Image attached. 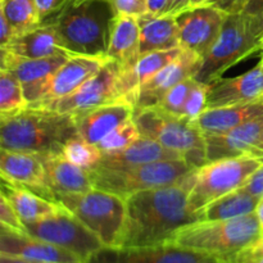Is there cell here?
Instances as JSON below:
<instances>
[{"label":"cell","mask_w":263,"mask_h":263,"mask_svg":"<svg viewBox=\"0 0 263 263\" xmlns=\"http://www.w3.org/2000/svg\"><path fill=\"white\" fill-rule=\"evenodd\" d=\"M108 59H109L108 57L71 55L53 74L40 100L36 104L28 105V107H45L54 100L72 94L90 77L99 72V69L107 63Z\"/></svg>","instance_id":"2e32d148"},{"label":"cell","mask_w":263,"mask_h":263,"mask_svg":"<svg viewBox=\"0 0 263 263\" xmlns=\"http://www.w3.org/2000/svg\"><path fill=\"white\" fill-rule=\"evenodd\" d=\"M261 51H262V57H261V63L263 64V39H262V46H261Z\"/></svg>","instance_id":"f5cc1de1"},{"label":"cell","mask_w":263,"mask_h":263,"mask_svg":"<svg viewBox=\"0 0 263 263\" xmlns=\"http://www.w3.org/2000/svg\"><path fill=\"white\" fill-rule=\"evenodd\" d=\"M190 8V0H170V5L167 8V15H177L184 10Z\"/></svg>","instance_id":"f6af8a7d"},{"label":"cell","mask_w":263,"mask_h":263,"mask_svg":"<svg viewBox=\"0 0 263 263\" xmlns=\"http://www.w3.org/2000/svg\"><path fill=\"white\" fill-rule=\"evenodd\" d=\"M221 263H228V262H225V261H222V262H221Z\"/></svg>","instance_id":"db71d44e"},{"label":"cell","mask_w":263,"mask_h":263,"mask_svg":"<svg viewBox=\"0 0 263 263\" xmlns=\"http://www.w3.org/2000/svg\"><path fill=\"white\" fill-rule=\"evenodd\" d=\"M0 222H2V228L18 231V233H26L25 223L4 197L0 198Z\"/></svg>","instance_id":"8d00e7d4"},{"label":"cell","mask_w":263,"mask_h":263,"mask_svg":"<svg viewBox=\"0 0 263 263\" xmlns=\"http://www.w3.org/2000/svg\"><path fill=\"white\" fill-rule=\"evenodd\" d=\"M0 49L8 50L18 57L32 59L51 58V57L69 54L62 46L53 22L46 23V25L43 23V26L39 28L15 36L4 48Z\"/></svg>","instance_id":"d4e9b609"},{"label":"cell","mask_w":263,"mask_h":263,"mask_svg":"<svg viewBox=\"0 0 263 263\" xmlns=\"http://www.w3.org/2000/svg\"><path fill=\"white\" fill-rule=\"evenodd\" d=\"M139 136H140V131H139L138 126L133 118V120L118 126L112 133L108 134L98 144V146L103 152V154L116 153V152H121L127 148L128 145H131Z\"/></svg>","instance_id":"836d02e7"},{"label":"cell","mask_w":263,"mask_h":263,"mask_svg":"<svg viewBox=\"0 0 263 263\" xmlns=\"http://www.w3.org/2000/svg\"><path fill=\"white\" fill-rule=\"evenodd\" d=\"M0 148L48 156L62 153L77 134L73 115L48 108L27 107L12 116H0Z\"/></svg>","instance_id":"7a4b0ae2"},{"label":"cell","mask_w":263,"mask_h":263,"mask_svg":"<svg viewBox=\"0 0 263 263\" xmlns=\"http://www.w3.org/2000/svg\"><path fill=\"white\" fill-rule=\"evenodd\" d=\"M252 157H256V158H259L261 161H263V134H262V138L259 140L258 145L254 148L253 153H252Z\"/></svg>","instance_id":"c3c4849f"},{"label":"cell","mask_w":263,"mask_h":263,"mask_svg":"<svg viewBox=\"0 0 263 263\" xmlns=\"http://www.w3.org/2000/svg\"><path fill=\"white\" fill-rule=\"evenodd\" d=\"M195 170L184 159H171L125 167H105L99 164L90 170L89 175L95 189L104 190L126 199L144 190L177 184Z\"/></svg>","instance_id":"8992f818"},{"label":"cell","mask_w":263,"mask_h":263,"mask_svg":"<svg viewBox=\"0 0 263 263\" xmlns=\"http://www.w3.org/2000/svg\"><path fill=\"white\" fill-rule=\"evenodd\" d=\"M116 12L108 0L66 4L53 21L62 46L73 55L107 57Z\"/></svg>","instance_id":"3957f363"},{"label":"cell","mask_w":263,"mask_h":263,"mask_svg":"<svg viewBox=\"0 0 263 263\" xmlns=\"http://www.w3.org/2000/svg\"><path fill=\"white\" fill-rule=\"evenodd\" d=\"M263 99V64L261 61L249 71L215 80L207 85V108L223 107Z\"/></svg>","instance_id":"e0dca14e"},{"label":"cell","mask_w":263,"mask_h":263,"mask_svg":"<svg viewBox=\"0 0 263 263\" xmlns=\"http://www.w3.org/2000/svg\"><path fill=\"white\" fill-rule=\"evenodd\" d=\"M25 228L28 235L72 252L85 263L104 247L90 229L64 207L48 217L26 222Z\"/></svg>","instance_id":"30bf717a"},{"label":"cell","mask_w":263,"mask_h":263,"mask_svg":"<svg viewBox=\"0 0 263 263\" xmlns=\"http://www.w3.org/2000/svg\"><path fill=\"white\" fill-rule=\"evenodd\" d=\"M63 156L76 166L90 171L100 164L103 158V152L97 144L85 140L82 136L76 134L72 136L62 151Z\"/></svg>","instance_id":"d6a6232c"},{"label":"cell","mask_w":263,"mask_h":263,"mask_svg":"<svg viewBox=\"0 0 263 263\" xmlns=\"http://www.w3.org/2000/svg\"><path fill=\"white\" fill-rule=\"evenodd\" d=\"M82 2H85V0H69L67 4H80V3H82Z\"/></svg>","instance_id":"816d5d0a"},{"label":"cell","mask_w":263,"mask_h":263,"mask_svg":"<svg viewBox=\"0 0 263 263\" xmlns=\"http://www.w3.org/2000/svg\"><path fill=\"white\" fill-rule=\"evenodd\" d=\"M37 2L39 10H40L41 18L50 15L57 10H62V8L69 2V0H36Z\"/></svg>","instance_id":"b9f144b4"},{"label":"cell","mask_w":263,"mask_h":263,"mask_svg":"<svg viewBox=\"0 0 263 263\" xmlns=\"http://www.w3.org/2000/svg\"><path fill=\"white\" fill-rule=\"evenodd\" d=\"M211 0H190V8L202 7V5H208Z\"/></svg>","instance_id":"f907efd6"},{"label":"cell","mask_w":263,"mask_h":263,"mask_svg":"<svg viewBox=\"0 0 263 263\" xmlns=\"http://www.w3.org/2000/svg\"><path fill=\"white\" fill-rule=\"evenodd\" d=\"M122 73V67L117 62L108 59L99 72L90 77L72 94L54 100L41 108H48L59 113L74 115L109 103L128 102L123 87Z\"/></svg>","instance_id":"8fae6325"},{"label":"cell","mask_w":263,"mask_h":263,"mask_svg":"<svg viewBox=\"0 0 263 263\" xmlns=\"http://www.w3.org/2000/svg\"><path fill=\"white\" fill-rule=\"evenodd\" d=\"M55 198L102 240L103 246H120L126 222V199L95 187L86 193L57 194Z\"/></svg>","instance_id":"ba28073f"},{"label":"cell","mask_w":263,"mask_h":263,"mask_svg":"<svg viewBox=\"0 0 263 263\" xmlns=\"http://www.w3.org/2000/svg\"><path fill=\"white\" fill-rule=\"evenodd\" d=\"M259 200V198L240 187L218 198L203 208L200 211V221L231 220L251 215L256 212Z\"/></svg>","instance_id":"f1b7e54d"},{"label":"cell","mask_w":263,"mask_h":263,"mask_svg":"<svg viewBox=\"0 0 263 263\" xmlns=\"http://www.w3.org/2000/svg\"><path fill=\"white\" fill-rule=\"evenodd\" d=\"M256 213H257V216H258L259 222H261V226L263 229V198L261 200H259L258 207H257V210H256Z\"/></svg>","instance_id":"681fc988"},{"label":"cell","mask_w":263,"mask_h":263,"mask_svg":"<svg viewBox=\"0 0 263 263\" xmlns=\"http://www.w3.org/2000/svg\"><path fill=\"white\" fill-rule=\"evenodd\" d=\"M195 84H197L195 77H190V79L184 80V81L177 84L175 87H172V89L164 95V98L161 100V103H159L157 107L162 108V109L171 113V115L181 117L185 103H186L187 98H189L190 92H192Z\"/></svg>","instance_id":"e575fe53"},{"label":"cell","mask_w":263,"mask_h":263,"mask_svg":"<svg viewBox=\"0 0 263 263\" xmlns=\"http://www.w3.org/2000/svg\"><path fill=\"white\" fill-rule=\"evenodd\" d=\"M0 263H40V262L28 261V259L18 258V257H10V256H4V254H0Z\"/></svg>","instance_id":"7dc6e473"},{"label":"cell","mask_w":263,"mask_h":263,"mask_svg":"<svg viewBox=\"0 0 263 263\" xmlns=\"http://www.w3.org/2000/svg\"><path fill=\"white\" fill-rule=\"evenodd\" d=\"M263 236L257 213L231 220L197 221L180 229L170 243L228 261Z\"/></svg>","instance_id":"277c9868"},{"label":"cell","mask_w":263,"mask_h":263,"mask_svg":"<svg viewBox=\"0 0 263 263\" xmlns=\"http://www.w3.org/2000/svg\"><path fill=\"white\" fill-rule=\"evenodd\" d=\"M263 161L252 156L217 159L195 170L194 184L189 194V210L200 216V211L218 198L246 185Z\"/></svg>","instance_id":"9c48e42d"},{"label":"cell","mask_w":263,"mask_h":263,"mask_svg":"<svg viewBox=\"0 0 263 263\" xmlns=\"http://www.w3.org/2000/svg\"><path fill=\"white\" fill-rule=\"evenodd\" d=\"M262 39L263 15L229 13L220 35L203 57L202 67L195 80L208 85L220 79L231 66L261 50Z\"/></svg>","instance_id":"5b68a950"},{"label":"cell","mask_w":263,"mask_h":263,"mask_svg":"<svg viewBox=\"0 0 263 263\" xmlns=\"http://www.w3.org/2000/svg\"><path fill=\"white\" fill-rule=\"evenodd\" d=\"M263 134V115L223 134L204 135L207 162L252 156Z\"/></svg>","instance_id":"d6986e66"},{"label":"cell","mask_w":263,"mask_h":263,"mask_svg":"<svg viewBox=\"0 0 263 263\" xmlns=\"http://www.w3.org/2000/svg\"><path fill=\"white\" fill-rule=\"evenodd\" d=\"M2 51V68L14 74L22 84L28 105H33L40 100L46 85L53 74L61 68L62 64L71 54L51 57V58H23L8 50Z\"/></svg>","instance_id":"9a60e30c"},{"label":"cell","mask_w":263,"mask_h":263,"mask_svg":"<svg viewBox=\"0 0 263 263\" xmlns=\"http://www.w3.org/2000/svg\"><path fill=\"white\" fill-rule=\"evenodd\" d=\"M259 115H263V99L207 108L194 122L204 135H216L228 133Z\"/></svg>","instance_id":"cb8c5ba5"},{"label":"cell","mask_w":263,"mask_h":263,"mask_svg":"<svg viewBox=\"0 0 263 263\" xmlns=\"http://www.w3.org/2000/svg\"><path fill=\"white\" fill-rule=\"evenodd\" d=\"M248 0H211L210 4L212 7L218 8L229 14V13H239L243 12Z\"/></svg>","instance_id":"60d3db41"},{"label":"cell","mask_w":263,"mask_h":263,"mask_svg":"<svg viewBox=\"0 0 263 263\" xmlns=\"http://www.w3.org/2000/svg\"><path fill=\"white\" fill-rule=\"evenodd\" d=\"M134 121L140 135L158 141L194 168L207 163L204 134L194 121L174 116L159 107L136 110Z\"/></svg>","instance_id":"52a82bcc"},{"label":"cell","mask_w":263,"mask_h":263,"mask_svg":"<svg viewBox=\"0 0 263 263\" xmlns=\"http://www.w3.org/2000/svg\"><path fill=\"white\" fill-rule=\"evenodd\" d=\"M205 109H207V85L197 81L185 103L181 117L189 121H195Z\"/></svg>","instance_id":"d590c367"},{"label":"cell","mask_w":263,"mask_h":263,"mask_svg":"<svg viewBox=\"0 0 263 263\" xmlns=\"http://www.w3.org/2000/svg\"><path fill=\"white\" fill-rule=\"evenodd\" d=\"M0 175L3 180L22 185L48 199L57 202V198L46 186L45 170L37 154L2 149Z\"/></svg>","instance_id":"ffe728a7"},{"label":"cell","mask_w":263,"mask_h":263,"mask_svg":"<svg viewBox=\"0 0 263 263\" xmlns=\"http://www.w3.org/2000/svg\"><path fill=\"white\" fill-rule=\"evenodd\" d=\"M171 159H182L175 152L170 151L158 141L140 135L131 145L121 152L110 154H103L100 166L105 167H125L136 166V164L153 163L159 161H171Z\"/></svg>","instance_id":"484cf974"},{"label":"cell","mask_w":263,"mask_h":263,"mask_svg":"<svg viewBox=\"0 0 263 263\" xmlns=\"http://www.w3.org/2000/svg\"><path fill=\"white\" fill-rule=\"evenodd\" d=\"M228 263H263V236L225 261Z\"/></svg>","instance_id":"f35d334b"},{"label":"cell","mask_w":263,"mask_h":263,"mask_svg":"<svg viewBox=\"0 0 263 263\" xmlns=\"http://www.w3.org/2000/svg\"><path fill=\"white\" fill-rule=\"evenodd\" d=\"M0 254L40 263H85L79 256L61 247L5 228H2L0 233Z\"/></svg>","instance_id":"ac0fdd59"},{"label":"cell","mask_w":263,"mask_h":263,"mask_svg":"<svg viewBox=\"0 0 263 263\" xmlns=\"http://www.w3.org/2000/svg\"><path fill=\"white\" fill-rule=\"evenodd\" d=\"M116 14L141 17L148 12V0H108Z\"/></svg>","instance_id":"74e56055"},{"label":"cell","mask_w":263,"mask_h":263,"mask_svg":"<svg viewBox=\"0 0 263 263\" xmlns=\"http://www.w3.org/2000/svg\"><path fill=\"white\" fill-rule=\"evenodd\" d=\"M2 197L10 203L23 223L48 217L63 207L59 202H53L22 185L13 184L7 180L2 182Z\"/></svg>","instance_id":"4316f807"},{"label":"cell","mask_w":263,"mask_h":263,"mask_svg":"<svg viewBox=\"0 0 263 263\" xmlns=\"http://www.w3.org/2000/svg\"><path fill=\"white\" fill-rule=\"evenodd\" d=\"M194 174L170 186L144 190L126 198V222L118 247L170 243L175 234L200 216L189 210Z\"/></svg>","instance_id":"6da1fadb"},{"label":"cell","mask_w":263,"mask_h":263,"mask_svg":"<svg viewBox=\"0 0 263 263\" xmlns=\"http://www.w3.org/2000/svg\"><path fill=\"white\" fill-rule=\"evenodd\" d=\"M46 186L54 195L86 193L94 189L89 171L69 162L63 153L40 156Z\"/></svg>","instance_id":"7402d4cb"},{"label":"cell","mask_w":263,"mask_h":263,"mask_svg":"<svg viewBox=\"0 0 263 263\" xmlns=\"http://www.w3.org/2000/svg\"><path fill=\"white\" fill-rule=\"evenodd\" d=\"M170 0H148V12L146 14L151 17H161L167 12Z\"/></svg>","instance_id":"ee69618b"},{"label":"cell","mask_w":263,"mask_h":263,"mask_svg":"<svg viewBox=\"0 0 263 263\" xmlns=\"http://www.w3.org/2000/svg\"><path fill=\"white\" fill-rule=\"evenodd\" d=\"M133 104L128 102H115L91 109L74 113L77 134L92 144H99L115 128L133 120Z\"/></svg>","instance_id":"44dd1931"},{"label":"cell","mask_w":263,"mask_h":263,"mask_svg":"<svg viewBox=\"0 0 263 263\" xmlns=\"http://www.w3.org/2000/svg\"><path fill=\"white\" fill-rule=\"evenodd\" d=\"M28 107L20 80L7 69L0 68V116H12Z\"/></svg>","instance_id":"1f68e13d"},{"label":"cell","mask_w":263,"mask_h":263,"mask_svg":"<svg viewBox=\"0 0 263 263\" xmlns=\"http://www.w3.org/2000/svg\"><path fill=\"white\" fill-rule=\"evenodd\" d=\"M244 190H247L248 193H251L254 197L262 199L263 198V163L262 166L252 175L248 179V181L246 182V185L243 186Z\"/></svg>","instance_id":"ab89813d"},{"label":"cell","mask_w":263,"mask_h":263,"mask_svg":"<svg viewBox=\"0 0 263 263\" xmlns=\"http://www.w3.org/2000/svg\"><path fill=\"white\" fill-rule=\"evenodd\" d=\"M17 36L15 31L13 30L12 26L8 23L5 17L0 14V48H4L12 39Z\"/></svg>","instance_id":"7bdbcfd3"},{"label":"cell","mask_w":263,"mask_h":263,"mask_svg":"<svg viewBox=\"0 0 263 263\" xmlns=\"http://www.w3.org/2000/svg\"><path fill=\"white\" fill-rule=\"evenodd\" d=\"M228 13L212 5L189 8L175 15L180 46L204 57L220 35Z\"/></svg>","instance_id":"5bb4252c"},{"label":"cell","mask_w":263,"mask_h":263,"mask_svg":"<svg viewBox=\"0 0 263 263\" xmlns=\"http://www.w3.org/2000/svg\"><path fill=\"white\" fill-rule=\"evenodd\" d=\"M222 259L175 243L146 247H103L86 263H221Z\"/></svg>","instance_id":"7c38bea8"},{"label":"cell","mask_w":263,"mask_h":263,"mask_svg":"<svg viewBox=\"0 0 263 263\" xmlns=\"http://www.w3.org/2000/svg\"><path fill=\"white\" fill-rule=\"evenodd\" d=\"M107 57L130 71L140 59V26L136 17L116 14L110 27Z\"/></svg>","instance_id":"603a6c76"},{"label":"cell","mask_w":263,"mask_h":263,"mask_svg":"<svg viewBox=\"0 0 263 263\" xmlns=\"http://www.w3.org/2000/svg\"><path fill=\"white\" fill-rule=\"evenodd\" d=\"M138 21L140 26V55L180 48L179 28L174 15L151 17L144 14Z\"/></svg>","instance_id":"83f0119b"},{"label":"cell","mask_w":263,"mask_h":263,"mask_svg":"<svg viewBox=\"0 0 263 263\" xmlns=\"http://www.w3.org/2000/svg\"><path fill=\"white\" fill-rule=\"evenodd\" d=\"M202 57L184 49L172 63L146 80L135 90L131 97V104L135 112L157 107L172 87L184 80L197 76L202 67Z\"/></svg>","instance_id":"4fadbf2b"},{"label":"cell","mask_w":263,"mask_h":263,"mask_svg":"<svg viewBox=\"0 0 263 263\" xmlns=\"http://www.w3.org/2000/svg\"><path fill=\"white\" fill-rule=\"evenodd\" d=\"M0 14L5 17L17 36L43 26L36 0H2Z\"/></svg>","instance_id":"4dcf8cb0"},{"label":"cell","mask_w":263,"mask_h":263,"mask_svg":"<svg viewBox=\"0 0 263 263\" xmlns=\"http://www.w3.org/2000/svg\"><path fill=\"white\" fill-rule=\"evenodd\" d=\"M182 50L184 49L180 46V48L171 49V50H161L144 54L140 57V59L133 69L123 71L122 81L128 102L131 103V97L141 84H144L146 80L153 77L154 74L162 71L164 67L172 63L182 53Z\"/></svg>","instance_id":"f546056e"},{"label":"cell","mask_w":263,"mask_h":263,"mask_svg":"<svg viewBox=\"0 0 263 263\" xmlns=\"http://www.w3.org/2000/svg\"><path fill=\"white\" fill-rule=\"evenodd\" d=\"M243 12L251 15H263V0H248Z\"/></svg>","instance_id":"bcb514c9"}]
</instances>
